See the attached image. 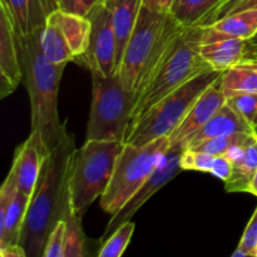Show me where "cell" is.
I'll list each match as a JSON object with an SVG mask.
<instances>
[{"instance_id": "obj_11", "label": "cell", "mask_w": 257, "mask_h": 257, "mask_svg": "<svg viewBox=\"0 0 257 257\" xmlns=\"http://www.w3.org/2000/svg\"><path fill=\"white\" fill-rule=\"evenodd\" d=\"M186 148L181 145H171L170 150L166 152V155L163 156L162 161L158 165V167L156 168L155 172L151 175V177L146 181L145 185L137 191V192L133 195V197L118 211L115 215H113L110 217L109 222L107 223V227H105L104 233L100 237V241H104L119 227L120 225H123L127 221H131V218L135 216V213L155 195L156 192L161 190L165 185H167L171 180H173L176 175H177L180 171H182L181 168V156H182L183 151Z\"/></svg>"}, {"instance_id": "obj_4", "label": "cell", "mask_w": 257, "mask_h": 257, "mask_svg": "<svg viewBox=\"0 0 257 257\" xmlns=\"http://www.w3.org/2000/svg\"><path fill=\"white\" fill-rule=\"evenodd\" d=\"M203 32L205 27L185 28L178 35L138 95L132 123L168 94L210 69L211 67L201 55Z\"/></svg>"}, {"instance_id": "obj_28", "label": "cell", "mask_w": 257, "mask_h": 257, "mask_svg": "<svg viewBox=\"0 0 257 257\" xmlns=\"http://www.w3.org/2000/svg\"><path fill=\"white\" fill-rule=\"evenodd\" d=\"M215 156L196 150H185L181 156V168L182 171H198L210 173L212 168Z\"/></svg>"}, {"instance_id": "obj_7", "label": "cell", "mask_w": 257, "mask_h": 257, "mask_svg": "<svg viewBox=\"0 0 257 257\" xmlns=\"http://www.w3.org/2000/svg\"><path fill=\"white\" fill-rule=\"evenodd\" d=\"M221 74L222 72L210 68L163 98L131 124L124 143L145 146L160 138L170 137L185 119L196 100Z\"/></svg>"}, {"instance_id": "obj_3", "label": "cell", "mask_w": 257, "mask_h": 257, "mask_svg": "<svg viewBox=\"0 0 257 257\" xmlns=\"http://www.w3.org/2000/svg\"><path fill=\"white\" fill-rule=\"evenodd\" d=\"M183 29L185 27L175 19L171 12L156 9L143 3L118 67L123 87L140 95Z\"/></svg>"}, {"instance_id": "obj_34", "label": "cell", "mask_w": 257, "mask_h": 257, "mask_svg": "<svg viewBox=\"0 0 257 257\" xmlns=\"http://www.w3.org/2000/svg\"><path fill=\"white\" fill-rule=\"evenodd\" d=\"M0 256L2 257H27V252L24 248L18 245H8L0 248Z\"/></svg>"}, {"instance_id": "obj_37", "label": "cell", "mask_w": 257, "mask_h": 257, "mask_svg": "<svg viewBox=\"0 0 257 257\" xmlns=\"http://www.w3.org/2000/svg\"><path fill=\"white\" fill-rule=\"evenodd\" d=\"M247 43H248V50H247V53L250 52V50L256 49V48H257V34H256L253 38H251L250 40H247Z\"/></svg>"}, {"instance_id": "obj_24", "label": "cell", "mask_w": 257, "mask_h": 257, "mask_svg": "<svg viewBox=\"0 0 257 257\" xmlns=\"http://www.w3.org/2000/svg\"><path fill=\"white\" fill-rule=\"evenodd\" d=\"M211 27L230 37L250 40L257 34V9H246L233 13L216 20Z\"/></svg>"}, {"instance_id": "obj_18", "label": "cell", "mask_w": 257, "mask_h": 257, "mask_svg": "<svg viewBox=\"0 0 257 257\" xmlns=\"http://www.w3.org/2000/svg\"><path fill=\"white\" fill-rule=\"evenodd\" d=\"M112 18L117 42V69L138 20L143 0H102Z\"/></svg>"}, {"instance_id": "obj_27", "label": "cell", "mask_w": 257, "mask_h": 257, "mask_svg": "<svg viewBox=\"0 0 257 257\" xmlns=\"http://www.w3.org/2000/svg\"><path fill=\"white\" fill-rule=\"evenodd\" d=\"M226 104L230 105L253 127L257 117V93H238L230 95L226 99Z\"/></svg>"}, {"instance_id": "obj_5", "label": "cell", "mask_w": 257, "mask_h": 257, "mask_svg": "<svg viewBox=\"0 0 257 257\" xmlns=\"http://www.w3.org/2000/svg\"><path fill=\"white\" fill-rule=\"evenodd\" d=\"M123 142L85 141L73 156L68 180V192L72 207L80 217L107 190L115 162L122 152Z\"/></svg>"}, {"instance_id": "obj_1", "label": "cell", "mask_w": 257, "mask_h": 257, "mask_svg": "<svg viewBox=\"0 0 257 257\" xmlns=\"http://www.w3.org/2000/svg\"><path fill=\"white\" fill-rule=\"evenodd\" d=\"M75 150L74 136L68 132L62 142L45 156L20 235L19 243L27 257H43L48 236L62 217L69 198L68 180Z\"/></svg>"}, {"instance_id": "obj_17", "label": "cell", "mask_w": 257, "mask_h": 257, "mask_svg": "<svg viewBox=\"0 0 257 257\" xmlns=\"http://www.w3.org/2000/svg\"><path fill=\"white\" fill-rule=\"evenodd\" d=\"M255 132L252 125L243 119L238 113H236L230 105L225 104L207 123L202 130L198 131L195 136L191 137L186 145V150H193L205 141L216 137H225V136L238 135V133Z\"/></svg>"}, {"instance_id": "obj_15", "label": "cell", "mask_w": 257, "mask_h": 257, "mask_svg": "<svg viewBox=\"0 0 257 257\" xmlns=\"http://www.w3.org/2000/svg\"><path fill=\"white\" fill-rule=\"evenodd\" d=\"M12 17L19 37H27L45 25L48 17L58 9L57 0H0Z\"/></svg>"}, {"instance_id": "obj_9", "label": "cell", "mask_w": 257, "mask_h": 257, "mask_svg": "<svg viewBox=\"0 0 257 257\" xmlns=\"http://www.w3.org/2000/svg\"><path fill=\"white\" fill-rule=\"evenodd\" d=\"M90 22L87 17L57 9L48 17L40 34V47L50 62H78L89 45Z\"/></svg>"}, {"instance_id": "obj_20", "label": "cell", "mask_w": 257, "mask_h": 257, "mask_svg": "<svg viewBox=\"0 0 257 257\" xmlns=\"http://www.w3.org/2000/svg\"><path fill=\"white\" fill-rule=\"evenodd\" d=\"M257 171V137L255 133L248 136L243 145V152L233 162L231 177L225 182L226 192H247L251 180Z\"/></svg>"}, {"instance_id": "obj_42", "label": "cell", "mask_w": 257, "mask_h": 257, "mask_svg": "<svg viewBox=\"0 0 257 257\" xmlns=\"http://www.w3.org/2000/svg\"><path fill=\"white\" fill-rule=\"evenodd\" d=\"M255 135H256V137H257V130H255Z\"/></svg>"}, {"instance_id": "obj_16", "label": "cell", "mask_w": 257, "mask_h": 257, "mask_svg": "<svg viewBox=\"0 0 257 257\" xmlns=\"http://www.w3.org/2000/svg\"><path fill=\"white\" fill-rule=\"evenodd\" d=\"M44 153L33 136L29 137L17 148L14 161L10 170L15 176L18 190L32 197L39 180L42 166L44 162Z\"/></svg>"}, {"instance_id": "obj_25", "label": "cell", "mask_w": 257, "mask_h": 257, "mask_svg": "<svg viewBox=\"0 0 257 257\" xmlns=\"http://www.w3.org/2000/svg\"><path fill=\"white\" fill-rule=\"evenodd\" d=\"M136 225L132 221H127L120 225L107 240L103 241L98 256L99 257H119L124 253L135 232Z\"/></svg>"}, {"instance_id": "obj_13", "label": "cell", "mask_w": 257, "mask_h": 257, "mask_svg": "<svg viewBox=\"0 0 257 257\" xmlns=\"http://www.w3.org/2000/svg\"><path fill=\"white\" fill-rule=\"evenodd\" d=\"M226 99L227 98L221 87L220 77L201 94L182 123L171 133V145H181L186 148V145L191 137L202 130L206 123L226 104Z\"/></svg>"}, {"instance_id": "obj_31", "label": "cell", "mask_w": 257, "mask_h": 257, "mask_svg": "<svg viewBox=\"0 0 257 257\" xmlns=\"http://www.w3.org/2000/svg\"><path fill=\"white\" fill-rule=\"evenodd\" d=\"M58 9L65 13L87 17L97 0H57Z\"/></svg>"}, {"instance_id": "obj_29", "label": "cell", "mask_w": 257, "mask_h": 257, "mask_svg": "<svg viewBox=\"0 0 257 257\" xmlns=\"http://www.w3.org/2000/svg\"><path fill=\"white\" fill-rule=\"evenodd\" d=\"M65 221L59 220L47 238L43 257H64Z\"/></svg>"}, {"instance_id": "obj_38", "label": "cell", "mask_w": 257, "mask_h": 257, "mask_svg": "<svg viewBox=\"0 0 257 257\" xmlns=\"http://www.w3.org/2000/svg\"><path fill=\"white\" fill-rule=\"evenodd\" d=\"M245 59H255V60H257V48H256V49L250 50V52L247 53V55H246Z\"/></svg>"}, {"instance_id": "obj_39", "label": "cell", "mask_w": 257, "mask_h": 257, "mask_svg": "<svg viewBox=\"0 0 257 257\" xmlns=\"http://www.w3.org/2000/svg\"><path fill=\"white\" fill-rule=\"evenodd\" d=\"M245 60H247V62L252 63V64H253V65H255V67L257 68V60H255V59H245Z\"/></svg>"}, {"instance_id": "obj_33", "label": "cell", "mask_w": 257, "mask_h": 257, "mask_svg": "<svg viewBox=\"0 0 257 257\" xmlns=\"http://www.w3.org/2000/svg\"><path fill=\"white\" fill-rule=\"evenodd\" d=\"M246 9H257V0H227L221 7V9L218 10L217 15L215 18V22L221 19V18H225L227 15L233 14V13H237Z\"/></svg>"}, {"instance_id": "obj_35", "label": "cell", "mask_w": 257, "mask_h": 257, "mask_svg": "<svg viewBox=\"0 0 257 257\" xmlns=\"http://www.w3.org/2000/svg\"><path fill=\"white\" fill-rule=\"evenodd\" d=\"M143 3H145L146 5H150V7L156 8V9L170 12L171 7L173 5L175 0H143Z\"/></svg>"}, {"instance_id": "obj_36", "label": "cell", "mask_w": 257, "mask_h": 257, "mask_svg": "<svg viewBox=\"0 0 257 257\" xmlns=\"http://www.w3.org/2000/svg\"><path fill=\"white\" fill-rule=\"evenodd\" d=\"M247 192L252 193L253 196H256V197H257V171L255 172V175H253L252 180H251Z\"/></svg>"}, {"instance_id": "obj_26", "label": "cell", "mask_w": 257, "mask_h": 257, "mask_svg": "<svg viewBox=\"0 0 257 257\" xmlns=\"http://www.w3.org/2000/svg\"><path fill=\"white\" fill-rule=\"evenodd\" d=\"M255 133V132H253ZM252 133L247 135V133H238V135L232 136H225V137H216L211 138V140L205 141L203 143L198 145L193 150L196 151H202V152L210 153L212 156H221V155H227L232 148L242 146Z\"/></svg>"}, {"instance_id": "obj_32", "label": "cell", "mask_w": 257, "mask_h": 257, "mask_svg": "<svg viewBox=\"0 0 257 257\" xmlns=\"http://www.w3.org/2000/svg\"><path fill=\"white\" fill-rule=\"evenodd\" d=\"M233 171V162L228 156L221 155V156H215V160H213L212 168H211V175L213 177L218 178V180L226 181L231 177Z\"/></svg>"}, {"instance_id": "obj_2", "label": "cell", "mask_w": 257, "mask_h": 257, "mask_svg": "<svg viewBox=\"0 0 257 257\" xmlns=\"http://www.w3.org/2000/svg\"><path fill=\"white\" fill-rule=\"evenodd\" d=\"M43 28L27 37H19V42L24 69L23 80L32 109L30 136L34 137L44 156H47L68 133L58 112L60 80L67 64H55L45 57L40 47Z\"/></svg>"}, {"instance_id": "obj_19", "label": "cell", "mask_w": 257, "mask_h": 257, "mask_svg": "<svg viewBox=\"0 0 257 257\" xmlns=\"http://www.w3.org/2000/svg\"><path fill=\"white\" fill-rule=\"evenodd\" d=\"M227 0H175L171 14L185 28L213 24L218 10Z\"/></svg>"}, {"instance_id": "obj_41", "label": "cell", "mask_w": 257, "mask_h": 257, "mask_svg": "<svg viewBox=\"0 0 257 257\" xmlns=\"http://www.w3.org/2000/svg\"><path fill=\"white\" fill-rule=\"evenodd\" d=\"M255 256L257 257V247H256V250H255Z\"/></svg>"}, {"instance_id": "obj_21", "label": "cell", "mask_w": 257, "mask_h": 257, "mask_svg": "<svg viewBox=\"0 0 257 257\" xmlns=\"http://www.w3.org/2000/svg\"><path fill=\"white\" fill-rule=\"evenodd\" d=\"M30 198L32 197L18 190L10 201L4 221L0 223V248L19 243Z\"/></svg>"}, {"instance_id": "obj_23", "label": "cell", "mask_w": 257, "mask_h": 257, "mask_svg": "<svg viewBox=\"0 0 257 257\" xmlns=\"http://www.w3.org/2000/svg\"><path fill=\"white\" fill-rule=\"evenodd\" d=\"M60 220L65 221L64 257H84L89 255L87 247L88 238L82 227V217L73 210L68 198Z\"/></svg>"}, {"instance_id": "obj_6", "label": "cell", "mask_w": 257, "mask_h": 257, "mask_svg": "<svg viewBox=\"0 0 257 257\" xmlns=\"http://www.w3.org/2000/svg\"><path fill=\"white\" fill-rule=\"evenodd\" d=\"M92 75V104L85 141L124 143L138 95L123 87L118 69L110 75Z\"/></svg>"}, {"instance_id": "obj_30", "label": "cell", "mask_w": 257, "mask_h": 257, "mask_svg": "<svg viewBox=\"0 0 257 257\" xmlns=\"http://www.w3.org/2000/svg\"><path fill=\"white\" fill-rule=\"evenodd\" d=\"M257 247V207L251 216L247 226L245 228L242 237H241L240 243L235 252L232 253L233 257L236 256H255V250Z\"/></svg>"}, {"instance_id": "obj_10", "label": "cell", "mask_w": 257, "mask_h": 257, "mask_svg": "<svg viewBox=\"0 0 257 257\" xmlns=\"http://www.w3.org/2000/svg\"><path fill=\"white\" fill-rule=\"evenodd\" d=\"M87 18L90 22L89 45L78 62H82L90 73L110 75L117 69V42L112 18L102 0H97Z\"/></svg>"}, {"instance_id": "obj_14", "label": "cell", "mask_w": 257, "mask_h": 257, "mask_svg": "<svg viewBox=\"0 0 257 257\" xmlns=\"http://www.w3.org/2000/svg\"><path fill=\"white\" fill-rule=\"evenodd\" d=\"M247 50V40L223 34L211 25L205 27L201 55L212 69L225 72L228 68L240 64L245 60Z\"/></svg>"}, {"instance_id": "obj_8", "label": "cell", "mask_w": 257, "mask_h": 257, "mask_svg": "<svg viewBox=\"0 0 257 257\" xmlns=\"http://www.w3.org/2000/svg\"><path fill=\"white\" fill-rule=\"evenodd\" d=\"M170 147V137L160 138L145 146L124 143L109 185L100 197L103 211L110 216L115 215L145 185Z\"/></svg>"}, {"instance_id": "obj_22", "label": "cell", "mask_w": 257, "mask_h": 257, "mask_svg": "<svg viewBox=\"0 0 257 257\" xmlns=\"http://www.w3.org/2000/svg\"><path fill=\"white\" fill-rule=\"evenodd\" d=\"M221 87L226 98L238 93H257V68L247 60L228 68L221 75Z\"/></svg>"}, {"instance_id": "obj_12", "label": "cell", "mask_w": 257, "mask_h": 257, "mask_svg": "<svg viewBox=\"0 0 257 257\" xmlns=\"http://www.w3.org/2000/svg\"><path fill=\"white\" fill-rule=\"evenodd\" d=\"M24 78L19 35L7 8L0 4V97L12 94Z\"/></svg>"}, {"instance_id": "obj_40", "label": "cell", "mask_w": 257, "mask_h": 257, "mask_svg": "<svg viewBox=\"0 0 257 257\" xmlns=\"http://www.w3.org/2000/svg\"><path fill=\"white\" fill-rule=\"evenodd\" d=\"M253 128H255V130H257V117H256V119H255V124H253Z\"/></svg>"}]
</instances>
